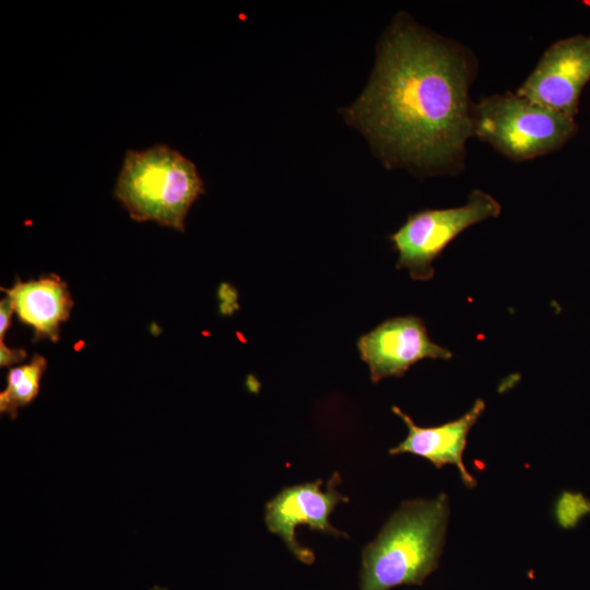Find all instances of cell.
<instances>
[{
    "instance_id": "1",
    "label": "cell",
    "mask_w": 590,
    "mask_h": 590,
    "mask_svg": "<svg viewBox=\"0 0 590 590\" xmlns=\"http://www.w3.org/2000/svg\"><path fill=\"white\" fill-rule=\"evenodd\" d=\"M471 51L396 15L377 47L367 86L342 110L388 168L417 176L456 174L474 137Z\"/></svg>"
},
{
    "instance_id": "2",
    "label": "cell",
    "mask_w": 590,
    "mask_h": 590,
    "mask_svg": "<svg viewBox=\"0 0 590 590\" xmlns=\"http://www.w3.org/2000/svg\"><path fill=\"white\" fill-rule=\"evenodd\" d=\"M448 516L445 494L402 504L363 551L361 590L422 585L438 565Z\"/></svg>"
},
{
    "instance_id": "3",
    "label": "cell",
    "mask_w": 590,
    "mask_h": 590,
    "mask_svg": "<svg viewBox=\"0 0 590 590\" xmlns=\"http://www.w3.org/2000/svg\"><path fill=\"white\" fill-rule=\"evenodd\" d=\"M204 191L203 180L190 160L165 144H156L127 151L115 197L134 221H153L184 232L190 208Z\"/></svg>"
},
{
    "instance_id": "4",
    "label": "cell",
    "mask_w": 590,
    "mask_h": 590,
    "mask_svg": "<svg viewBox=\"0 0 590 590\" xmlns=\"http://www.w3.org/2000/svg\"><path fill=\"white\" fill-rule=\"evenodd\" d=\"M474 135L520 163L560 149L577 132L575 118L511 92L473 106Z\"/></svg>"
},
{
    "instance_id": "5",
    "label": "cell",
    "mask_w": 590,
    "mask_h": 590,
    "mask_svg": "<svg viewBox=\"0 0 590 590\" xmlns=\"http://www.w3.org/2000/svg\"><path fill=\"white\" fill-rule=\"evenodd\" d=\"M500 212L502 206L495 198L475 189L462 206L426 209L410 214L389 236L399 255L397 268L406 269L413 280L433 279V261L459 234L476 223L499 216Z\"/></svg>"
},
{
    "instance_id": "6",
    "label": "cell",
    "mask_w": 590,
    "mask_h": 590,
    "mask_svg": "<svg viewBox=\"0 0 590 590\" xmlns=\"http://www.w3.org/2000/svg\"><path fill=\"white\" fill-rule=\"evenodd\" d=\"M589 80L590 36L576 35L550 46L516 94L575 118Z\"/></svg>"
},
{
    "instance_id": "7",
    "label": "cell",
    "mask_w": 590,
    "mask_h": 590,
    "mask_svg": "<svg viewBox=\"0 0 590 590\" xmlns=\"http://www.w3.org/2000/svg\"><path fill=\"white\" fill-rule=\"evenodd\" d=\"M340 483V475L334 473L326 491L321 488V480L285 487L266 506L264 520L268 529L279 535L290 552L305 564H311L315 555L298 543L295 536L297 526L307 524L315 531L346 536V533L332 527L329 521L335 506L340 502L349 500L337 491Z\"/></svg>"
},
{
    "instance_id": "8",
    "label": "cell",
    "mask_w": 590,
    "mask_h": 590,
    "mask_svg": "<svg viewBox=\"0 0 590 590\" xmlns=\"http://www.w3.org/2000/svg\"><path fill=\"white\" fill-rule=\"evenodd\" d=\"M356 347L375 384L387 377H402L421 359L452 357L448 349L429 339L424 321L416 316L382 321L361 335Z\"/></svg>"
},
{
    "instance_id": "9",
    "label": "cell",
    "mask_w": 590,
    "mask_h": 590,
    "mask_svg": "<svg viewBox=\"0 0 590 590\" xmlns=\"http://www.w3.org/2000/svg\"><path fill=\"white\" fill-rule=\"evenodd\" d=\"M485 410V402L477 399L472 408L458 420L432 427L416 425L412 418L398 406H392L408 427L406 437L390 449L391 455L411 453L423 457L440 469L446 464L456 465L463 484L473 488L475 479L467 471L462 456L470 429Z\"/></svg>"
},
{
    "instance_id": "10",
    "label": "cell",
    "mask_w": 590,
    "mask_h": 590,
    "mask_svg": "<svg viewBox=\"0 0 590 590\" xmlns=\"http://www.w3.org/2000/svg\"><path fill=\"white\" fill-rule=\"evenodd\" d=\"M7 293L20 320L31 326L37 339H59V328L73 307L67 284L55 274L27 282L16 281Z\"/></svg>"
},
{
    "instance_id": "11",
    "label": "cell",
    "mask_w": 590,
    "mask_h": 590,
    "mask_svg": "<svg viewBox=\"0 0 590 590\" xmlns=\"http://www.w3.org/2000/svg\"><path fill=\"white\" fill-rule=\"evenodd\" d=\"M46 367V358L35 354L28 364L9 370L7 388L0 393L1 413H9L15 418L17 410L34 400L39 392L40 378Z\"/></svg>"
},
{
    "instance_id": "12",
    "label": "cell",
    "mask_w": 590,
    "mask_h": 590,
    "mask_svg": "<svg viewBox=\"0 0 590 590\" xmlns=\"http://www.w3.org/2000/svg\"><path fill=\"white\" fill-rule=\"evenodd\" d=\"M589 512L590 502L581 494L565 492L556 504L557 521L565 529L575 527Z\"/></svg>"
},
{
    "instance_id": "13",
    "label": "cell",
    "mask_w": 590,
    "mask_h": 590,
    "mask_svg": "<svg viewBox=\"0 0 590 590\" xmlns=\"http://www.w3.org/2000/svg\"><path fill=\"white\" fill-rule=\"evenodd\" d=\"M26 357V352L20 349H9L4 343H0V365L9 366L21 362Z\"/></svg>"
},
{
    "instance_id": "14",
    "label": "cell",
    "mask_w": 590,
    "mask_h": 590,
    "mask_svg": "<svg viewBox=\"0 0 590 590\" xmlns=\"http://www.w3.org/2000/svg\"><path fill=\"white\" fill-rule=\"evenodd\" d=\"M14 312L11 302L8 297L1 299L0 303V343H3V339L7 330L11 323V316Z\"/></svg>"
}]
</instances>
